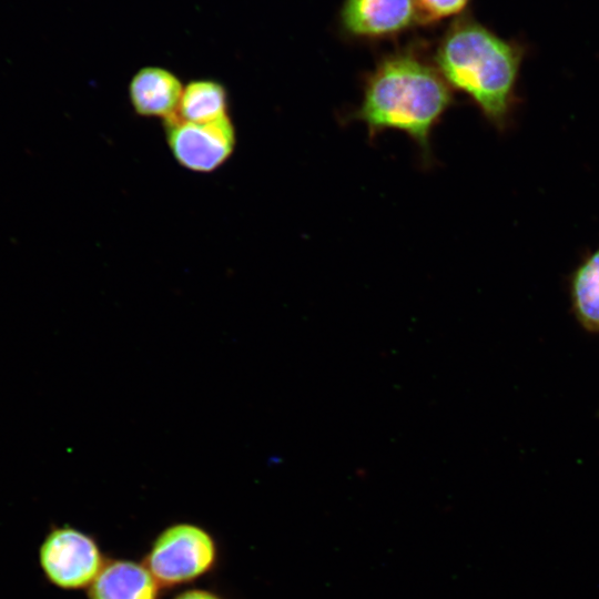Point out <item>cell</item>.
<instances>
[{"label":"cell","mask_w":599,"mask_h":599,"mask_svg":"<svg viewBox=\"0 0 599 599\" xmlns=\"http://www.w3.org/2000/svg\"><path fill=\"white\" fill-rule=\"evenodd\" d=\"M454 103V91L433 59L408 47L376 62L365 77L358 106L345 120L363 123L369 139L387 130L404 132L418 148L423 163L430 165L433 131Z\"/></svg>","instance_id":"obj_1"},{"label":"cell","mask_w":599,"mask_h":599,"mask_svg":"<svg viewBox=\"0 0 599 599\" xmlns=\"http://www.w3.org/2000/svg\"><path fill=\"white\" fill-rule=\"evenodd\" d=\"M432 59L453 91L466 94L494 126H506L522 59L518 44L461 16L443 33Z\"/></svg>","instance_id":"obj_2"},{"label":"cell","mask_w":599,"mask_h":599,"mask_svg":"<svg viewBox=\"0 0 599 599\" xmlns=\"http://www.w3.org/2000/svg\"><path fill=\"white\" fill-rule=\"evenodd\" d=\"M217 558V542L207 529L180 521L156 535L142 562L162 588H175L211 572Z\"/></svg>","instance_id":"obj_3"},{"label":"cell","mask_w":599,"mask_h":599,"mask_svg":"<svg viewBox=\"0 0 599 599\" xmlns=\"http://www.w3.org/2000/svg\"><path fill=\"white\" fill-rule=\"evenodd\" d=\"M38 560L48 582L77 591L91 586L108 558L92 535L64 524L52 526L44 535Z\"/></svg>","instance_id":"obj_4"},{"label":"cell","mask_w":599,"mask_h":599,"mask_svg":"<svg viewBox=\"0 0 599 599\" xmlns=\"http://www.w3.org/2000/svg\"><path fill=\"white\" fill-rule=\"evenodd\" d=\"M166 143L179 164L210 173L224 164L236 145V132L230 115L207 123H194L175 114L163 120Z\"/></svg>","instance_id":"obj_5"},{"label":"cell","mask_w":599,"mask_h":599,"mask_svg":"<svg viewBox=\"0 0 599 599\" xmlns=\"http://www.w3.org/2000/svg\"><path fill=\"white\" fill-rule=\"evenodd\" d=\"M417 23L415 0H344L339 11L343 32L357 40L390 39Z\"/></svg>","instance_id":"obj_6"},{"label":"cell","mask_w":599,"mask_h":599,"mask_svg":"<svg viewBox=\"0 0 599 599\" xmlns=\"http://www.w3.org/2000/svg\"><path fill=\"white\" fill-rule=\"evenodd\" d=\"M183 88L172 71L143 67L130 80L129 99L139 115L166 120L176 113Z\"/></svg>","instance_id":"obj_7"},{"label":"cell","mask_w":599,"mask_h":599,"mask_svg":"<svg viewBox=\"0 0 599 599\" xmlns=\"http://www.w3.org/2000/svg\"><path fill=\"white\" fill-rule=\"evenodd\" d=\"M161 589L142 561L108 559L87 591L88 599H160Z\"/></svg>","instance_id":"obj_8"},{"label":"cell","mask_w":599,"mask_h":599,"mask_svg":"<svg viewBox=\"0 0 599 599\" xmlns=\"http://www.w3.org/2000/svg\"><path fill=\"white\" fill-rule=\"evenodd\" d=\"M227 91L219 81L197 79L184 88L175 113L184 121L207 123L227 115Z\"/></svg>","instance_id":"obj_9"},{"label":"cell","mask_w":599,"mask_h":599,"mask_svg":"<svg viewBox=\"0 0 599 599\" xmlns=\"http://www.w3.org/2000/svg\"><path fill=\"white\" fill-rule=\"evenodd\" d=\"M571 300L579 323L590 332H599V248L573 273Z\"/></svg>","instance_id":"obj_10"},{"label":"cell","mask_w":599,"mask_h":599,"mask_svg":"<svg viewBox=\"0 0 599 599\" xmlns=\"http://www.w3.org/2000/svg\"><path fill=\"white\" fill-rule=\"evenodd\" d=\"M470 0H415L419 24H433L460 16Z\"/></svg>","instance_id":"obj_11"},{"label":"cell","mask_w":599,"mask_h":599,"mask_svg":"<svg viewBox=\"0 0 599 599\" xmlns=\"http://www.w3.org/2000/svg\"><path fill=\"white\" fill-rule=\"evenodd\" d=\"M172 599H224L215 591L202 588H191L176 593Z\"/></svg>","instance_id":"obj_12"}]
</instances>
